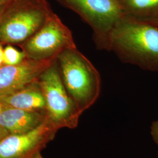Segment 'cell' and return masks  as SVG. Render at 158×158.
<instances>
[{
    "mask_svg": "<svg viewBox=\"0 0 158 158\" xmlns=\"http://www.w3.org/2000/svg\"><path fill=\"white\" fill-rule=\"evenodd\" d=\"M109 51L119 59L158 72V25L124 17L111 35Z\"/></svg>",
    "mask_w": 158,
    "mask_h": 158,
    "instance_id": "1",
    "label": "cell"
},
{
    "mask_svg": "<svg viewBox=\"0 0 158 158\" xmlns=\"http://www.w3.org/2000/svg\"><path fill=\"white\" fill-rule=\"evenodd\" d=\"M56 62L65 88L82 114L100 96V74L77 48L63 51L57 57Z\"/></svg>",
    "mask_w": 158,
    "mask_h": 158,
    "instance_id": "2",
    "label": "cell"
},
{
    "mask_svg": "<svg viewBox=\"0 0 158 158\" xmlns=\"http://www.w3.org/2000/svg\"><path fill=\"white\" fill-rule=\"evenodd\" d=\"M38 83L45 100L48 121L58 130L77 127L81 114L65 88L56 60L40 76Z\"/></svg>",
    "mask_w": 158,
    "mask_h": 158,
    "instance_id": "3",
    "label": "cell"
},
{
    "mask_svg": "<svg viewBox=\"0 0 158 158\" xmlns=\"http://www.w3.org/2000/svg\"><path fill=\"white\" fill-rule=\"evenodd\" d=\"M76 12L90 27L98 50L109 51L114 29L124 18L118 0H60Z\"/></svg>",
    "mask_w": 158,
    "mask_h": 158,
    "instance_id": "4",
    "label": "cell"
},
{
    "mask_svg": "<svg viewBox=\"0 0 158 158\" xmlns=\"http://www.w3.org/2000/svg\"><path fill=\"white\" fill-rule=\"evenodd\" d=\"M76 48L71 31L56 15L48 16L42 27L25 45L29 56L36 60L56 59L63 51Z\"/></svg>",
    "mask_w": 158,
    "mask_h": 158,
    "instance_id": "5",
    "label": "cell"
},
{
    "mask_svg": "<svg viewBox=\"0 0 158 158\" xmlns=\"http://www.w3.org/2000/svg\"><path fill=\"white\" fill-rule=\"evenodd\" d=\"M46 8L23 7L12 11L0 19V42L19 43L40 29L51 14Z\"/></svg>",
    "mask_w": 158,
    "mask_h": 158,
    "instance_id": "6",
    "label": "cell"
},
{
    "mask_svg": "<svg viewBox=\"0 0 158 158\" xmlns=\"http://www.w3.org/2000/svg\"><path fill=\"white\" fill-rule=\"evenodd\" d=\"M57 131L47 119L31 132L9 134L0 141V158H29L44 148Z\"/></svg>",
    "mask_w": 158,
    "mask_h": 158,
    "instance_id": "7",
    "label": "cell"
},
{
    "mask_svg": "<svg viewBox=\"0 0 158 158\" xmlns=\"http://www.w3.org/2000/svg\"><path fill=\"white\" fill-rule=\"evenodd\" d=\"M56 59H24L16 65L0 67V96L11 93L37 82Z\"/></svg>",
    "mask_w": 158,
    "mask_h": 158,
    "instance_id": "8",
    "label": "cell"
},
{
    "mask_svg": "<svg viewBox=\"0 0 158 158\" xmlns=\"http://www.w3.org/2000/svg\"><path fill=\"white\" fill-rule=\"evenodd\" d=\"M47 119L45 111H31L2 106L0 113V125L10 135L31 132Z\"/></svg>",
    "mask_w": 158,
    "mask_h": 158,
    "instance_id": "9",
    "label": "cell"
},
{
    "mask_svg": "<svg viewBox=\"0 0 158 158\" xmlns=\"http://www.w3.org/2000/svg\"><path fill=\"white\" fill-rule=\"evenodd\" d=\"M0 104L4 107L26 111H45V100L38 81L19 90L0 96Z\"/></svg>",
    "mask_w": 158,
    "mask_h": 158,
    "instance_id": "10",
    "label": "cell"
},
{
    "mask_svg": "<svg viewBox=\"0 0 158 158\" xmlns=\"http://www.w3.org/2000/svg\"><path fill=\"white\" fill-rule=\"evenodd\" d=\"M124 17L158 25V0H122Z\"/></svg>",
    "mask_w": 158,
    "mask_h": 158,
    "instance_id": "11",
    "label": "cell"
},
{
    "mask_svg": "<svg viewBox=\"0 0 158 158\" xmlns=\"http://www.w3.org/2000/svg\"><path fill=\"white\" fill-rule=\"evenodd\" d=\"M26 57V53L18 51L11 46L4 49V65H16L22 62Z\"/></svg>",
    "mask_w": 158,
    "mask_h": 158,
    "instance_id": "12",
    "label": "cell"
},
{
    "mask_svg": "<svg viewBox=\"0 0 158 158\" xmlns=\"http://www.w3.org/2000/svg\"><path fill=\"white\" fill-rule=\"evenodd\" d=\"M151 134L153 140L158 147V119L154 121L151 126Z\"/></svg>",
    "mask_w": 158,
    "mask_h": 158,
    "instance_id": "13",
    "label": "cell"
},
{
    "mask_svg": "<svg viewBox=\"0 0 158 158\" xmlns=\"http://www.w3.org/2000/svg\"><path fill=\"white\" fill-rule=\"evenodd\" d=\"M8 135H9L8 132L0 125V141H1Z\"/></svg>",
    "mask_w": 158,
    "mask_h": 158,
    "instance_id": "14",
    "label": "cell"
},
{
    "mask_svg": "<svg viewBox=\"0 0 158 158\" xmlns=\"http://www.w3.org/2000/svg\"><path fill=\"white\" fill-rule=\"evenodd\" d=\"M4 49L0 44V67L4 64Z\"/></svg>",
    "mask_w": 158,
    "mask_h": 158,
    "instance_id": "15",
    "label": "cell"
},
{
    "mask_svg": "<svg viewBox=\"0 0 158 158\" xmlns=\"http://www.w3.org/2000/svg\"><path fill=\"white\" fill-rule=\"evenodd\" d=\"M29 158H44L40 154V151H38L37 152L35 153L34 155L31 156Z\"/></svg>",
    "mask_w": 158,
    "mask_h": 158,
    "instance_id": "16",
    "label": "cell"
},
{
    "mask_svg": "<svg viewBox=\"0 0 158 158\" xmlns=\"http://www.w3.org/2000/svg\"><path fill=\"white\" fill-rule=\"evenodd\" d=\"M4 7H5V5H1V4H0V19H1V17H2L3 14H4Z\"/></svg>",
    "mask_w": 158,
    "mask_h": 158,
    "instance_id": "17",
    "label": "cell"
},
{
    "mask_svg": "<svg viewBox=\"0 0 158 158\" xmlns=\"http://www.w3.org/2000/svg\"><path fill=\"white\" fill-rule=\"evenodd\" d=\"M10 0H0V4L6 5L7 2H8Z\"/></svg>",
    "mask_w": 158,
    "mask_h": 158,
    "instance_id": "18",
    "label": "cell"
},
{
    "mask_svg": "<svg viewBox=\"0 0 158 158\" xmlns=\"http://www.w3.org/2000/svg\"><path fill=\"white\" fill-rule=\"evenodd\" d=\"M2 105L0 104V113H1V110H2Z\"/></svg>",
    "mask_w": 158,
    "mask_h": 158,
    "instance_id": "19",
    "label": "cell"
},
{
    "mask_svg": "<svg viewBox=\"0 0 158 158\" xmlns=\"http://www.w3.org/2000/svg\"><path fill=\"white\" fill-rule=\"evenodd\" d=\"M118 1L119 2H120V1H122V0H118Z\"/></svg>",
    "mask_w": 158,
    "mask_h": 158,
    "instance_id": "20",
    "label": "cell"
}]
</instances>
